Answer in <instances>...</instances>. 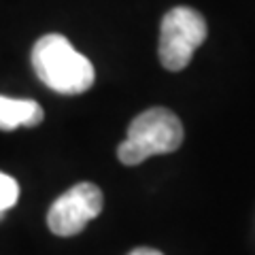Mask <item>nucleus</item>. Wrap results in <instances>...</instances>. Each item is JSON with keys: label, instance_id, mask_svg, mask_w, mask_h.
Listing matches in <instances>:
<instances>
[{"label": "nucleus", "instance_id": "obj_1", "mask_svg": "<svg viewBox=\"0 0 255 255\" xmlns=\"http://www.w3.org/2000/svg\"><path fill=\"white\" fill-rule=\"evenodd\" d=\"M32 66L36 77L49 90L64 96L87 92L96 79L92 62L79 53L66 36L55 34V32L41 36L34 43Z\"/></svg>", "mask_w": 255, "mask_h": 255}, {"label": "nucleus", "instance_id": "obj_2", "mask_svg": "<svg viewBox=\"0 0 255 255\" xmlns=\"http://www.w3.org/2000/svg\"><path fill=\"white\" fill-rule=\"evenodd\" d=\"M181 119L168 109L155 107L132 119L128 138L117 147V157L126 166H136L151 155L172 153L181 147Z\"/></svg>", "mask_w": 255, "mask_h": 255}, {"label": "nucleus", "instance_id": "obj_3", "mask_svg": "<svg viewBox=\"0 0 255 255\" xmlns=\"http://www.w3.org/2000/svg\"><path fill=\"white\" fill-rule=\"evenodd\" d=\"M209 26L191 6H174L162 19L159 28V62L166 70L179 73L194 58L196 49L206 41Z\"/></svg>", "mask_w": 255, "mask_h": 255}, {"label": "nucleus", "instance_id": "obj_4", "mask_svg": "<svg viewBox=\"0 0 255 255\" xmlns=\"http://www.w3.org/2000/svg\"><path fill=\"white\" fill-rule=\"evenodd\" d=\"M105 196L94 183H77L51 204L47 226L55 236H77L85 226L102 213Z\"/></svg>", "mask_w": 255, "mask_h": 255}, {"label": "nucleus", "instance_id": "obj_5", "mask_svg": "<svg viewBox=\"0 0 255 255\" xmlns=\"http://www.w3.org/2000/svg\"><path fill=\"white\" fill-rule=\"evenodd\" d=\"M43 107L28 98L0 96V130L13 132L17 128H34L43 122Z\"/></svg>", "mask_w": 255, "mask_h": 255}, {"label": "nucleus", "instance_id": "obj_6", "mask_svg": "<svg viewBox=\"0 0 255 255\" xmlns=\"http://www.w3.org/2000/svg\"><path fill=\"white\" fill-rule=\"evenodd\" d=\"M17 198H19V185L17 181L9 174L0 172V219L4 217V213L13 209L17 204Z\"/></svg>", "mask_w": 255, "mask_h": 255}, {"label": "nucleus", "instance_id": "obj_7", "mask_svg": "<svg viewBox=\"0 0 255 255\" xmlns=\"http://www.w3.org/2000/svg\"><path fill=\"white\" fill-rule=\"evenodd\" d=\"M128 255H164V253L157 251V249H151V247H138V249L130 251Z\"/></svg>", "mask_w": 255, "mask_h": 255}]
</instances>
